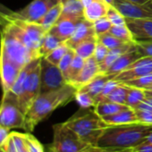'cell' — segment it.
I'll return each instance as SVG.
<instances>
[{
    "mask_svg": "<svg viewBox=\"0 0 152 152\" xmlns=\"http://www.w3.org/2000/svg\"><path fill=\"white\" fill-rule=\"evenodd\" d=\"M48 31L39 23L30 22L0 3V35L6 34L23 42L39 53V46Z\"/></svg>",
    "mask_w": 152,
    "mask_h": 152,
    "instance_id": "6da1fadb",
    "label": "cell"
},
{
    "mask_svg": "<svg viewBox=\"0 0 152 152\" xmlns=\"http://www.w3.org/2000/svg\"><path fill=\"white\" fill-rule=\"evenodd\" d=\"M77 91L78 89L75 86L67 83L56 91L39 94L26 114L24 131L31 133L36 126L56 109L74 99Z\"/></svg>",
    "mask_w": 152,
    "mask_h": 152,
    "instance_id": "7a4b0ae2",
    "label": "cell"
},
{
    "mask_svg": "<svg viewBox=\"0 0 152 152\" xmlns=\"http://www.w3.org/2000/svg\"><path fill=\"white\" fill-rule=\"evenodd\" d=\"M151 132L152 124L139 122L121 125H107L98 145L113 148H132L146 141Z\"/></svg>",
    "mask_w": 152,
    "mask_h": 152,
    "instance_id": "3957f363",
    "label": "cell"
},
{
    "mask_svg": "<svg viewBox=\"0 0 152 152\" xmlns=\"http://www.w3.org/2000/svg\"><path fill=\"white\" fill-rule=\"evenodd\" d=\"M84 142L89 145H98L107 124L94 110L83 108L64 122Z\"/></svg>",
    "mask_w": 152,
    "mask_h": 152,
    "instance_id": "277c9868",
    "label": "cell"
},
{
    "mask_svg": "<svg viewBox=\"0 0 152 152\" xmlns=\"http://www.w3.org/2000/svg\"><path fill=\"white\" fill-rule=\"evenodd\" d=\"M50 146L56 152H82L90 145L64 123H60L53 125V141Z\"/></svg>",
    "mask_w": 152,
    "mask_h": 152,
    "instance_id": "5b68a950",
    "label": "cell"
},
{
    "mask_svg": "<svg viewBox=\"0 0 152 152\" xmlns=\"http://www.w3.org/2000/svg\"><path fill=\"white\" fill-rule=\"evenodd\" d=\"M0 49L4 50L13 61L22 67L40 57L37 51L32 50L21 40L6 34L0 35Z\"/></svg>",
    "mask_w": 152,
    "mask_h": 152,
    "instance_id": "8992f818",
    "label": "cell"
},
{
    "mask_svg": "<svg viewBox=\"0 0 152 152\" xmlns=\"http://www.w3.org/2000/svg\"><path fill=\"white\" fill-rule=\"evenodd\" d=\"M40 59L41 57L29 72L22 91L16 99L18 107L25 115L35 99L40 94Z\"/></svg>",
    "mask_w": 152,
    "mask_h": 152,
    "instance_id": "52a82bcc",
    "label": "cell"
},
{
    "mask_svg": "<svg viewBox=\"0 0 152 152\" xmlns=\"http://www.w3.org/2000/svg\"><path fill=\"white\" fill-rule=\"evenodd\" d=\"M25 114L18 107L16 101L3 96L0 104V125L9 130L25 128Z\"/></svg>",
    "mask_w": 152,
    "mask_h": 152,
    "instance_id": "ba28073f",
    "label": "cell"
},
{
    "mask_svg": "<svg viewBox=\"0 0 152 152\" xmlns=\"http://www.w3.org/2000/svg\"><path fill=\"white\" fill-rule=\"evenodd\" d=\"M67 84L58 65L48 62L45 57L40 59V94L56 91Z\"/></svg>",
    "mask_w": 152,
    "mask_h": 152,
    "instance_id": "9c48e42d",
    "label": "cell"
},
{
    "mask_svg": "<svg viewBox=\"0 0 152 152\" xmlns=\"http://www.w3.org/2000/svg\"><path fill=\"white\" fill-rule=\"evenodd\" d=\"M23 68L13 61L4 50L0 49V83L3 95L11 91Z\"/></svg>",
    "mask_w": 152,
    "mask_h": 152,
    "instance_id": "30bf717a",
    "label": "cell"
},
{
    "mask_svg": "<svg viewBox=\"0 0 152 152\" xmlns=\"http://www.w3.org/2000/svg\"><path fill=\"white\" fill-rule=\"evenodd\" d=\"M150 73H152V57H141L116 74L113 79L120 83H124Z\"/></svg>",
    "mask_w": 152,
    "mask_h": 152,
    "instance_id": "8fae6325",
    "label": "cell"
},
{
    "mask_svg": "<svg viewBox=\"0 0 152 152\" xmlns=\"http://www.w3.org/2000/svg\"><path fill=\"white\" fill-rule=\"evenodd\" d=\"M112 7L118 10L124 18H152V8L147 4H138L130 0H113Z\"/></svg>",
    "mask_w": 152,
    "mask_h": 152,
    "instance_id": "7c38bea8",
    "label": "cell"
},
{
    "mask_svg": "<svg viewBox=\"0 0 152 152\" xmlns=\"http://www.w3.org/2000/svg\"><path fill=\"white\" fill-rule=\"evenodd\" d=\"M125 24L135 43L152 41V18H125Z\"/></svg>",
    "mask_w": 152,
    "mask_h": 152,
    "instance_id": "4fadbf2b",
    "label": "cell"
},
{
    "mask_svg": "<svg viewBox=\"0 0 152 152\" xmlns=\"http://www.w3.org/2000/svg\"><path fill=\"white\" fill-rule=\"evenodd\" d=\"M54 6L56 5L52 0H33L24 8L17 12L25 20L38 23L45 14Z\"/></svg>",
    "mask_w": 152,
    "mask_h": 152,
    "instance_id": "5bb4252c",
    "label": "cell"
},
{
    "mask_svg": "<svg viewBox=\"0 0 152 152\" xmlns=\"http://www.w3.org/2000/svg\"><path fill=\"white\" fill-rule=\"evenodd\" d=\"M100 73L99 63L96 61L94 56H91L90 58L85 60L84 65L80 72L79 75L76 77L74 82L72 85L75 86L77 89L82 88L83 86L86 85L90 82H91L96 76Z\"/></svg>",
    "mask_w": 152,
    "mask_h": 152,
    "instance_id": "9a60e30c",
    "label": "cell"
},
{
    "mask_svg": "<svg viewBox=\"0 0 152 152\" xmlns=\"http://www.w3.org/2000/svg\"><path fill=\"white\" fill-rule=\"evenodd\" d=\"M83 18H59L48 32L57 37L61 41L65 42L72 37L78 23Z\"/></svg>",
    "mask_w": 152,
    "mask_h": 152,
    "instance_id": "2e32d148",
    "label": "cell"
},
{
    "mask_svg": "<svg viewBox=\"0 0 152 152\" xmlns=\"http://www.w3.org/2000/svg\"><path fill=\"white\" fill-rule=\"evenodd\" d=\"M91 36H96L93 23L83 18L78 23L73 34L67 41H65V44L70 48L73 49L81 41Z\"/></svg>",
    "mask_w": 152,
    "mask_h": 152,
    "instance_id": "e0dca14e",
    "label": "cell"
},
{
    "mask_svg": "<svg viewBox=\"0 0 152 152\" xmlns=\"http://www.w3.org/2000/svg\"><path fill=\"white\" fill-rule=\"evenodd\" d=\"M141 58L140 54L138 53L136 47L134 46L131 50L127 51L126 53L123 54L120 57H118L107 69V71L104 73L106 75H108L113 79L116 74L126 69L130 64L137 61L138 59Z\"/></svg>",
    "mask_w": 152,
    "mask_h": 152,
    "instance_id": "ac0fdd59",
    "label": "cell"
},
{
    "mask_svg": "<svg viewBox=\"0 0 152 152\" xmlns=\"http://www.w3.org/2000/svg\"><path fill=\"white\" fill-rule=\"evenodd\" d=\"M107 125H121L132 123H138V117L134 109L128 107L114 115L101 117Z\"/></svg>",
    "mask_w": 152,
    "mask_h": 152,
    "instance_id": "d6986e66",
    "label": "cell"
},
{
    "mask_svg": "<svg viewBox=\"0 0 152 152\" xmlns=\"http://www.w3.org/2000/svg\"><path fill=\"white\" fill-rule=\"evenodd\" d=\"M109 7L110 5H108L105 0H96L90 6L84 7V18L91 23H94L102 17L107 16Z\"/></svg>",
    "mask_w": 152,
    "mask_h": 152,
    "instance_id": "ffe728a7",
    "label": "cell"
},
{
    "mask_svg": "<svg viewBox=\"0 0 152 152\" xmlns=\"http://www.w3.org/2000/svg\"><path fill=\"white\" fill-rule=\"evenodd\" d=\"M134 46H135V43H126L121 47H118V48H115L113 49H109L106 58L100 64H99L100 73H105L107 71V69L111 66V64L118 57H120L123 54L126 53L127 51L131 50Z\"/></svg>",
    "mask_w": 152,
    "mask_h": 152,
    "instance_id": "44dd1931",
    "label": "cell"
},
{
    "mask_svg": "<svg viewBox=\"0 0 152 152\" xmlns=\"http://www.w3.org/2000/svg\"><path fill=\"white\" fill-rule=\"evenodd\" d=\"M84 7L81 0H67L63 3L60 18H83Z\"/></svg>",
    "mask_w": 152,
    "mask_h": 152,
    "instance_id": "7402d4cb",
    "label": "cell"
},
{
    "mask_svg": "<svg viewBox=\"0 0 152 152\" xmlns=\"http://www.w3.org/2000/svg\"><path fill=\"white\" fill-rule=\"evenodd\" d=\"M110 79H112L110 76L106 75L104 73H99L91 82H90L89 83H87L86 85L83 86L78 90L83 91L91 95L94 99H96L101 93L106 83Z\"/></svg>",
    "mask_w": 152,
    "mask_h": 152,
    "instance_id": "603a6c76",
    "label": "cell"
},
{
    "mask_svg": "<svg viewBox=\"0 0 152 152\" xmlns=\"http://www.w3.org/2000/svg\"><path fill=\"white\" fill-rule=\"evenodd\" d=\"M63 11V4L58 3L56 6L52 7L45 15L39 21V24H40L47 31H48L59 20Z\"/></svg>",
    "mask_w": 152,
    "mask_h": 152,
    "instance_id": "cb8c5ba5",
    "label": "cell"
},
{
    "mask_svg": "<svg viewBox=\"0 0 152 152\" xmlns=\"http://www.w3.org/2000/svg\"><path fill=\"white\" fill-rule=\"evenodd\" d=\"M97 43H98L97 36H91L81 41L73 48V50L78 56H80L81 57L86 60L94 55Z\"/></svg>",
    "mask_w": 152,
    "mask_h": 152,
    "instance_id": "d4e9b609",
    "label": "cell"
},
{
    "mask_svg": "<svg viewBox=\"0 0 152 152\" xmlns=\"http://www.w3.org/2000/svg\"><path fill=\"white\" fill-rule=\"evenodd\" d=\"M128 107H127L126 105L118 104V103H115V102H111L107 100H102L95 106L94 111L97 113L98 115H99L100 117H103V116L114 115Z\"/></svg>",
    "mask_w": 152,
    "mask_h": 152,
    "instance_id": "484cf974",
    "label": "cell"
},
{
    "mask_svg": "<svg viewBox=\"0 0 152 152\" xmlns=\"http://www.w3.org/2000/svg\"><path fill=\"white\" fill-rule=\"evenodd\" d=\"M63 41H61L57 37L51 34L50 32H47L39 48V55L40 57H45L47 55H48L50 52H52L55 48H56L58 46H60Z\"/></svg>",
    "mask_w": 152,
    "mask_h": 152,
    "instance_id": "4316f807",
    "label": "cell"
},
{
    "mask_svg": "<svg viewBox=\"0 0 152 152\" xmlns=\"http://www.w3.org/2000/svg\"><path fill=\"white\" fill-rule=\"evenodd\" d=\"M84 63H85V59H83V57H81L80 56H78L75 53L73 60L64 76V79L68 84H72V83L74 82L76 77H77L80 72L82 71V69L84 65Z\"/></svg>",
    "mask_w": 152,
    "mask_h": 152,
    "instance_id": "83f0119b",
    "label": "cell"
},
{
    "mask_svg": "<svg viewBox=\"0 0 152 152\" xmlns=\"http://www.w3.org/2000/svg\"><path fill=\"white\" fill-rule=\"evenodd\" d=\"M147 95L144 90L131 87L126 97L125 105L132 109H135L145 99Z\"/></svg>",
    "mask_w": 152,
    "mask_h": 152,
    "instance_id": "f1b7e54d",
    "label": "cell"
},
{
    "mask_svg": "<svg viewBox=\"0 0 152 152\" xmlns=\"http://www.w3.org/2000/svg\"><path fill=\"white\" fill-rule=\"evenodd\" d=\"M130 88L131 87L127 86L124 83H119V85L108 96H107L103 100H107V101L125 105L126 97H127Z\"/></svg>",
    "mask_w": 152,
    "mask_h": 152,
    "instance_id": "f546056e",
    "label": "cell"
},
{
    "mask_svg": "<svg viewBox=\"0 0 152 152\" xmlns=\"http://www.w3.org/2000/svg\"><path fill=\"white\" fill-rule=\"evenodd\" d=\"M109 32L118 38L119 39L124 41L125 43H135L132 35V32L128 29L127 25H112Z\"/></svg>",
    "mask_w": 152,
    "mask_h": 152,
    "instance_id": "4dcf8cb0",
    "label": "cell"
},
{
    "mask_svg": "<svg viewBox=\"0 0 152 152\" xmlns=\"http://www.w3.org/2000/svg\"><path fill=\"white\" fill-rule=\"evenodd\" d=\"M97 39H98V41L105 45L108 49H113V48H118L126 44L124 41L119 39L118 38L111 34L109 31L97 36Z\"/></svg>",
    "mask_w": 152,
    "mask_h": 152,
    "instance_id": "1f68e13d",
    "label": "cell"
},
{
    "mask_svg": "<svg viewBox=\"0 0 152 152\" xmlns=\"http://www.w3.org/2000/svg\"><path fill=\"white\" fill-rule=\"evenodd\" d=\"M69 48H70L65 44V42H64L60 46H58L56 48H55L52 52H50L48 55H47L45 56V58L48 62L52 63L53 64L58 65L61 59L64 57V56L66 54V52L69 50Z\"/></svg>",
    "mask_w": 152,
    "mask_h": 152,
    "instance_id": "d6a6232c",
    "label": "cell"
},
{
    "mask_svg": "<svg viewBox=\"0 0 152 152\" xmlns=\"http://www.w3.org/2000/svg\"><path fill=\"white\" fill-rule=\"evenodd\" d=\"M74 99L77 101V103L81 106L82 108H89L91 107H95V106L97 105L96 99L91 95L81 90L77 91Z\"/></svg>",
    "mask_w": 152,
    "mask_h": 152,
    "instance_id": "836d02e7",
    "label": "cell"
},
{
    "mask_svg": "<svg viewBox=\"0 0 152 152\" xmlns=\"http://www.w3.org/2000/svg\"><path fill=\"white\" fill-rule=\"evenodd\" d=\"M129 87H133V88H138V89H142L144 91H147L151 85H152V73L141 76L140 78L129 81L124 83Z\"/></svg>",
    "mask_w": 152,
    "mask_h": 152,
    "instance_id": "e575fe53",
    "label": "cell"
},
{
    "mask_svg": "<svg viewBox=\"0 0 152 152\" xmlns=\"http://www.w3.org/2000/svg\"><path fill=\"white\" fill-rule=\"evenodd\" d=\"M112 25L113 24L111 23V22L108 20V18L107 16L102 17V18L99 19V20L95 21L93 23V26H94L96 36H99V35H101L103 33L108 32L109 30L111 29Z\"/></svg>",
    "mask_w": 152,
    "mask_h": 152,
    "instance_id": "d590c367",
    "label": "cell"
},
{
    "mask_svg": "<svg viewBox=\"0 0 152 152\" xmlns=\"http://www.w3.org/2000/svg\"><path fill=\"white\" fill-rule=\"evenodd\" d=\"M29 152H45V147L30 132L24 133Z\"/></svg>",
    "mask_w": 152,
    "mask_h": 152,
    "instance_id": "8d00e7d4",
    "label": "cell"
},
{
    "mask_svg": "<svg viewBox=\"0 0 152 152\" xmlns=\"http://www.w3.org/2000/svg\"><path fill=\"white\" fill-rule=\"evenodd\" d=\"M75 56V51L72 48H69V50L66 52V54L64 56V57L61 59L60 63L58 64V67L59 69L61 70L63 75H64V77L65 76L72 60H73V57Z\"/></svg>",
    "mask_w": 152,
    "mask_h": 152,
    "instance_id": "74e56055",
    "label": "cell"
},
{
    "mask_svg": "<svg viewBox=\"0 0 152 152\" xmlns=\"http://www.w3.org/2000/svg\"><path fill=\"white\" fill-rule=\"evenodd\" d=\"M107 17L111 22L113 25H124L125 18L121 15V13L116 10L114 7L110 6L107 14Z\"/></svg>",
    "mask_w": 152,
    "mask_h": 152,
    "instance_id": "f35d334b",
    "label": "cell"
},
{
    "mask_svg": "<svg viewBox=\"0 0 152 152\" xmlns=\"http://www.w3.org/2000/svg\"><path fill=\"white\" fill-rule=\"evenodd\" d=\"M11 136L13 137L15 147L17 148V152H29L27 143L25 140V134L24 133H19L16 132H12Z\"/></svg>",
    "mask_w": 152,
    "mask_h": 152,
    "instance_id": "ab89813d",
    "label": "cell"
},
{
    "mask_svg": "<svg viewBox=\"0 0 152 152\" xmlns=\"http://www.w3.org/2000/svg\"><path fill=\"white\" fill-rule=\"evenodd\" d=\"M119 83H118V82H116L115 80H114V79H110V80H108L107 83H106V84H105V86H104V88H103V90H102V91H101V93L95 99H96V102H97V104L99 103V102H100V101H102L107 96H108L118 85H119Z\"/></svg>",
    "mask_w": 152,
    "mask_h": 152,
    "instance_id": "60d3db41",
    "label": "cell"
},
{
    "mask_svg": "<svg viewBox=\"0 0 152 152\" xmlns=\"http://www.w3.org/2000/svg\"><path fill=\"white\" fill-rule=\"evenodd\" d=\"M135 47L141 57H152V41L135 43Z\"/></svg>",
    "mask_w": 152,
    "mask_h": 152,
    "instance_id": "b9f144b4",
    "label": "cell"
},
{
    "mask_svg": "<svg viewBox=\"0 0 152 152\" xmlns=\"http://www.w3.org/2000/svg\"><path fill=\"white\" fill-rule=\"evenodd\" d=\"M108 51H109V49L105 45H103L102 43H100L99 41H98L97 46H96V48H95V51H94L93 56L96 59V61L99 64H100L106 58Z\"/></svg>",
    "mask_w": 152,
    "mask_h": 152,
    "instance_id": "7bdbcfd3",
    "label": "cell"
},
{
    "mask_svg": "<svg viewBox=\"0 0 152 152\" xmlns=\"http://www.w3.org/2000/svg\"><path fill=\"white\" fill-rule=\"evenodd\" d=\"M127 148H107L101 147L99 145H90L82 152H123Z\"/></svg>",
    "mask_w": 152,
    "mask_h": 152,
    "instance_id": "ee69618b",
    "label": "cell"
},
{
    "mask_svg": "<svg viewBox=\"0 0 152 152\" xmlns=\"http://www.w3.org/2000/svg\"><path fill=\"white\" fill-rule=\"evenodd\" d=\"M134 110L136 112L139 123L152 124V111L140 110V109H134Z\"/></svg>",
    "mask_w": 152,
    "mask_h": 152,
    "instance_id": "f6af8a7d",
    "label": "cell"
},
{
    "mask_svg": "<svg viewBox=\"0 0 152 152\" xmlns=\"http://www.w3.org/2000/svg\"><path fill=\"white\" fill-rule=\"evenodd\" d=\"M133 152H152V143L148 141H144L141 144L132 148Z\"/></svg>",
    "mask_w": 152,
    "mask_h": 152,
    "instance_id": "bcb514c9",
    "label": "cell"
},
{
    "mask_svg": "<svg viewBox=\"0 0 152 152\" xmlns=\"http://www.w3.org/2000/svg\"><path fill=\"white\" fill-rule=\"evenodd\" d=\"M1 148L6 152H17V148L15 147V140H14L13 137L11 136V133H10V136L8 137V139L7 140V141L5 142V144Z\"/></svg>",
    "mask_w": 152,
    "mask_h": 152,
    "instance_id": "7dc6e473",
    "label": "cell"
},
{
    "mask_svg": "<svg viewBox=\"0 0 152 152\" xmlns=\"http://www.w3.org/2000/svg\"><path fill=\"white\" fill-rule=\"evenodd\" d=\"M135 109H140V110H148V111H152V97L147 96L145 99L135 108Z\"/></svg>",
    "mask_w": 152,
    "mask_h": 152,
    "instance_id": "c3c4849f",
    "label": "cell"
},
{
    "mask_svg": "<svg viewBox=\"0 0 152 152\" xmlns=\"http://www.w3.org/2000/svg\"><path fill=\"white\" fill-rule=\"evenodd\" d=\"M10 133L11 132L9 129L0 125V147H2L5 144V142L10 136Z\"/></svg>",
    "mask_w": 152,
    "mask_h": 152,
    "instance_id": "681fc988",
    "label": "cell"
},
{
    "mask_svg": "<svg viewBox=\"0 0 152 152\" xmlns=\"http://www.w3.org/2000/svg\"><path fill=\"white\" fill-rule=\"evenodd\" d=\"M130 1H132V2H135V3H138V4H147L148 3L150 0H130Z\"/></svg>",
    "mask_w": 152,
    "mask_h": 152,
    "instance_id": "f907efd6",
    "label": "cell"
},
{
    "mask_svg": "<svg viewBox=\"0 0 152 152\" xmlns=\"http://www.w3.org/2000/svg\"><path fill=\"white\" fill-rule=\"evenodd\" d=\"M45 152H56V151L52 148L50 144H48V145L45 146Z\"/></svg>",
    "mask_w": 152,
    "mask_h": 152,
    "instance_id": "816d5d0a",
    "label": "cell"
},
{
    "mask_svg": "<svg viewBox=\"0 0 152 152\" xmlns=\"http://www.w3.org/2000/svg\"><path fill=\"white\" fill-rule=\"evenodd\" d=\"M53 1V3L55 4V5H56V4H58V3H64L65 1H67V0H52Z\"/></svg>",
    "mask_w": 152,
    "mask_h": 152,
    "instance_id": "f5cc1de1",
    "label": "cell"
},
{
    "mask_svg": "<svg viewBox=\"0 0 152 152\" xmlns=\"http://www.w3.org/2000/svg\"><path fill=\"white\" fill-rule=\"evenodd\" d=\"M147 141H148V142H151V143H152V132L148 136V138H147Z\"/></svg>",
    "mask_w": 152,
    "mask_h": 152,
    "instance_id": "db71d44e",
    "label": "cell"
},
{
    "mask_svg": "<svg viewBox=\"0 0 152 152\" xmlns=\"http://www.w3.org/2000/svg\"><path fill=\"white\" fill-rule=\"evenodd\" d=\"M145 92H146V95L147 96L152 97V91H145Z\"/></svg>",
    "mask_w": 152,
    "mask_h": 152,
    "instance_id": "11a10c76",
    "label": "cell"
},
{
    "mask_svg": "<svg viewBox=\"0 0 152 152\" xmlns=\"http://www.w3.org/2000/svg\"><path fill=\"white\" fill-rule=\"evenodd\" d=\"M123 152H133V151L132 150V148H127V149H125V150L123 151Z\"/></svg>",
    "mask_w": 152,
    "mask_h": 152,
    "instance_id": "9f6ffc18",
    "label": "cell"
},
{
    "mask_svg": "<svg viewBox=\"0 0 152 152\" xmlns=\"http://www.w3.org/2000/svg\"><path fill=\"white\" fill-rule=\"evenodd\" d=\"M148 5L150 6V7L152 8V0H150V1H149V2H148Z\"/></svg>",
    "mask_w": 152,
    "mask_h": 152,
    "instance_id": "6f0895ef",
    "label": "cell"
},
{
    "mask_svg": "<svg viewBox=\"0 0 152 152\" xmlns=\"http://www.w3.org/2000/svg\"><path fill=\"white\" fill-rule=\"evenodd\" d=\"M0 152H6V151H5V150H4V149L1 148V147H0Z\"/></svg>",
    "mask_w": 152,
    "mask_h": 152,
    "instance_id": "680465c9",
    "label": "cell"
}]
</instances>
